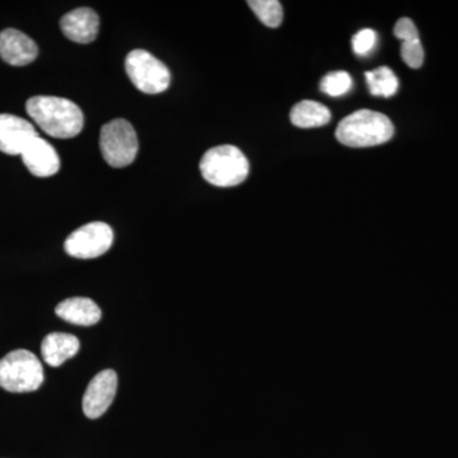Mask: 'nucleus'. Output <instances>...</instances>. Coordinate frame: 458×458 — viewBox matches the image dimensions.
Returning a JSON list of instances; mask_svg holds the SVG:
<instances>
[{
    "mask_svg": "<svg viewBox=\"0 0 458 458\" xmlns=\"http://www.w3.org/2000/svg\"><path fill=\"white\" fill-rule=\"evenodd\" d=\"M56 315L69 324L80 327L96 325L102 318L101 309L89 298H68L57 304Z\"/></svg>",
    "mask_w": 458,
    "mask_h": 458,
    "instance_id": "ddd939ff",
    "label": "nucleus"
},
{
    "mask_svg": "<svg viewBox=\"0 0 458 458\" xmlns=\"http://www.w3.org/2000/svg\"><path fill=\"white\" fill-rule=\"evenodd\" d=\"M247 4L265 26L276 29L282 25L284 13L278 0H250Z\"/></svg>",
    "mask_w": 458,
    "mask_h": 458,
    "instance_id": "f3484780",
    "label": "nucleus"
},
{
    "mask_svg": "<svg viewBox=\"0 0 458 458\" xmlns=\"http://www.w3.org/2000/svg\"><path fill=\"white\" fill-rule=\"evenodd\" d=\"M78 337L71 334H49L41 344V355L50 367H60L80 352Z\"/></svg>",
    "mask_w": 458,
    "mask_h": 458,
    "instance_id": "4468645a",
    "label": "nucleus"
},
{
    "mask_svg": "<svg viewBox=\"0 0 458 458\" xmlns=\"http://www.w3.org/2000/svg\"><path fill=\"white\" fill-rule=\"evenodd\" d=\"M60 29L69 40L77 44H90L98 38L99 17L93 9L77 8L62 18Z\"/></svg>",
    "mask_w": 458,
    "mask_h": 458,
    "instance_id": "9b49d317",
    "label": "nucleus"
},
{
    "mask_svg": "<svg viewBox=\"0 0 458 458\" xmlns=\"http://www.w3.org/2000/svg\"><path fill=\"white\" fill-rule=\"evenodd\" d=\"M117 375L113 369L102 370L93 377L83 396V411L87 418L102 417L114 399Z\"/></svg>",
    "mask_w": 458,
    "mask_h": 458,
    "instance_id": "6e6552de",
    "label": "nucleus"
},
{
    "mask_svg": "<svg viewBox=\"0 0 458 458\" xmlns=\"http://www.w3.org/2000/svg\"><path fill=\"white\" fill-rule=\"evenodd\" d=\"M114 243V231L104 222H92L75 229L66 238L64 249L72 258L89 260L106 254Z\"/></svg>",
    "mask_w": 458,
    "mask_h": 458,
    "instance_id": "0eeeda50",
    "label": "nucleus"
},
{
    "mask_svg": "<svg viewBox=\"0 0 458 458\" xmlns=\"http://www.w3.org/2000/svg\"><path fill=\"white\" fill-rule=\"evenodd\" d=\"M38 47L26 33L14 29L0 32V57L12 66H25L35 62Z\"/></svg>",
    "mask_w": 458,
    "mask_h": 458,
    "instance_id": "9d476101",
    "label": "nucleus"
},
{
    "mask_svg": "<svg viewBox=\"0 0 458 458\" xmlns=\"http://www.w3.org/2000/svg\"><path fill=\"white\" fill-rule=\"evenodd\" d=\"M331 114L327 106L316 101L300 102L291 111V122L297 128H319L330 123Z\"/></svg>",
    "mask_w": 458,
    "mask_h": 458,
    "instance_id": "2eb2a0df",
    "label": "nucleus"
},
{
    "mask_svg": "<svg viewBox=\"0 0 458 458\" xmlns=\"http://www.w3.org/2000/svg\"><path fill=\"white\" fill-rule=\"evenodd\" d=\"M99 148L111 167H126L135 161L140 150L137 131L128 120L114 119L102 126Z\"/></svg>",
    "mask_w": 458,
    "mask_h": 458,
    "instance_id": "39448f33",
    "label": "nucleus"
},
{
    "mask_svg": "<svg viewBox=\"0 0 458 458\" xmlns=\"http://www.w3.org/2000/svg\"><path fill=\"white\" fill-rule=\"evenodd\" d=\"M401 56H403V62H405L410 68H420L424 62V49L423 47H421L420 40L403 42Z\"/></svg>",
    "mask_w": 458,
    "mask_h": 458,
    "instance_id": "6ab92c4d",
    "label": "nucleus"
},
{
    "mask_svg": "<svg viewBox=\"0 0 458 458\" xmlns=\"http://www.w3.org/2000/svg\"><path fill=\"white\" fill-rule=\"evenodd\" d=\"M38 137L35 126L26 119L16 114H0V152L22 156Z\"/></svg>",
    "mask_w": 458,
    "mask_h": 458,
    "instance_id": "1a4fd4ad",
    "label": "nucleus"
},
{
    "mask_svg": "<svg viewBox=\"0 0 458 458\" xmlns=\"http://www.w3.org/2000/svg\"><path fill=\"white\" fill-rule=\"evenodd\" d=\"M394 38L403 42H411L419 40V32L417 26L414 25L410 18H401L397 21L394 29Z\"/></svg>",
    "mask_w": 458,
    "mask_h": 458,
    "instance_id": "412c9836",
    "label": "nucleus"
},
{
    "mask_svg": "<svg viewBox=\"0 0 458 458\" xmlns=\"http://www.w3.org/2000/svg\"><path fill=\"white\" fill-rule=\"evenodd\" d=\"M394 123L386 114L360 110L340 122L336 140L344 146L366 148L379 146L394 137Z\"/></svg>",
    "mask_w": 458,
    "mask_h": 458,
    "instance_id": "f03ea898",
    "label": "nucleus"
},
{
    "mask_svg": "<svg viewBox=\"0 0 458 458\" xmlns=\"http://www.w3.org/2000/svg\"><path fill=\"white\" fill-rule=\"evenodd\" d=\"M21 157L27 170L31 172L33 176L41 179L56 174L62 165L55 148L51 146L49 141L42 140L40 135L26 148Z\"/></svg>",
    "mask_w": 458,
    "mask_h": 458,
    "instance_id": "f8f14e48",
    "label": "nucleus"
},
{
    "mask_svg": "<svg viewBox=\"0 0 458 458\" xmlns=\"http://www.w3.org/2000/svg\"><path fill=\"white\" fill-rule=\"evenodd\" d=\"M201 174L218 188H232L247 179L250 172L246 156L233 146H219L208 150L200 161Z\"/></svg>",
    "mask_w": 458,
    "mask_h": 458,
    "instance_id": "7ed1b4c3",
    "label": "nucleus"
},
{
    "mask_svg": "<svg viewBox=\"0 0 458 458\" xmlns=\"http://www.w3.org/2000/svg\"><path fill=\"white\" fill-rule=\"evenodd\" d=\"M352 81L346 72H334L322 78L319 89L331 98H340L352 89Z\"/></svg>",
    "mask_w": 458,
    "mask_h": 458,
    "instance_id": "a211bd4d",
    "label": "nucleus"
},
{
    "mask_svg": "<svg viewBox=\"0 0 458 458\" xmlns=\"http://www.w3.org/2000/svg\"><path fill=\"white\" fill-rule=\"evenodd\" d=\"M377 33L370 29H364L352 38V50L357 55H369L375 49Z\"/></svg>",
    "mask_w": 458,
    "mask_h": 458,
    "instance_id": "aec40b11",
    "label": "nucleus"
},
{
    "mask_svg": "<svg viewBox=\"0 0 458 458\" xmlns=\"http://www.w3.org/2000/svg\"><path fill=\"white\" fill-rule=\"evenodd\" d=\"M42 382L44 369L33 352L20 349L0 360V387L8 393H33Z\"/></svg>",
    "mask_w": 458,
    "mask_h": 458,
    "instance_id": "20e7f679",
    "label": "nucleus"
},
{
    "mask_svg": "<svg viewBox=\"0 0 458 458\" xmlns=\"http://www.w3.org/2000/svg\"><path fill=\"white\" fill-rule=\"evenodd\" d=\"M26 111L42 131L56 140L75 138L83 131L82 110L71 99L35 96L26 102Z\"/></svg>",
    "mask_w": 458,
    "mask_h": 458,
    "instance_id": "f257e3e1",
    "label": "nucleus"
},
{
    "mask_svg": "<svg viewBox=\"0 0 458 458\" xmlns=\"http://www.w3.org/2000/svg\"><path fill=\"white\" fill-rule=\"evenodd\" d=\"M366 81L369 83L370 95L393 98L399 89V81L388 66H381L376 71L367 72Z\"/></svg>",
    "mask_w": 458,
    "mask_h": 458,
    "instance_id": "dca6fc26",
    "label": "nucleus"
},
{
    "mask_svg": "<svg viewBox=\"0 0 458 458\" xmlns=\"http://www.w3.org/2000/svg\"><path fill=\"white\" fill-rule=\"evenodd\" d=\"M125 71L131 83L147 95H158L170 87V69L146 50L131 51L125 59Z\"/></svg>",
    "mask_w": 458,
    "mask_h": 458,
    "instance_id": "423d86ee",
    "label": "nucleus"
}]
</instances>
